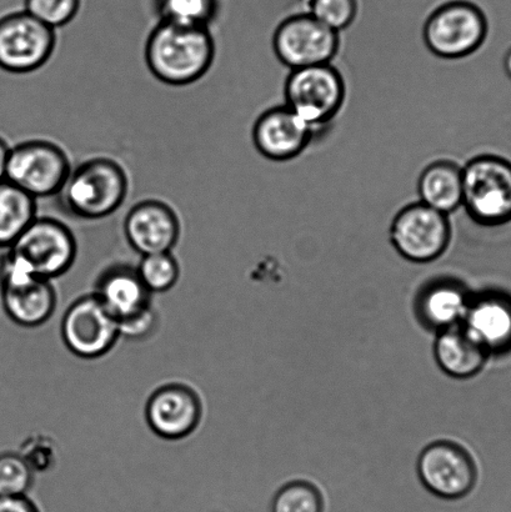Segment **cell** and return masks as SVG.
Segmentation results:
<instances>
[{"mask_svg":"<svg viewBox=\"0 0 511 512\" xmlns=\"http://www.w3.org/2000/svg\"><path fill=\"white\" fill-rule=\"evenodd\" d=\"M217 53L210 28L159 22L145 43L149 72L172 87L197 83L212 68Z\"/></svg>","mask_w":511,"mask_h":512,"instance_id":"obj_1","label":"cell"},{"mask_svg":"<svg viewBox=\"0 0 511 512\" xmlns=\"http://www.w3.org/2000/svg\"><path fill=\"white\" fill-rule=\"evenodd\" d=\"M129 193V178L117 160L95 157L84 160L70 172L58 194L69 217L100 220L123 207Z\"/></svg>","mask_w":511,"mask_h":512,"instance_id":"obj_2","label":"cell"},{"mask_svg":"<svg viewBox=\"0 0 511 512\" xmlns=\"http://www.w3.org/2000/svg\"><path fill=\"white\" fill-rule=\"evenodd\" d=\"M462 208L480 227L510 223L511 162L494 154L470 159L463 167Z\"/></svg>","mask_w":511,"mask_h":512,"instance_id":"obj_3","label":"cell"},{"mask_svg":"<svg viewBox=\"0 0 511 512\" xmlns=\"http://www.w3.org/2000/svg\"><path fill=\"white\" fill-rule=\"evenodd\" d=\"M487 14L472 0H448L430 13L423 38L439 58H467L482 48L488 37Z\"/></svg>","mask_w":511,"mask_h":512,"instance_id":"obj_4","label":"cell"},{"mask_svg":"<svg viewBox=\"0 0 511 512\" xmlns=\"http://www.w3.org/2000/svg\"><path fill=\"white\" fill-rule=\"evenodd\" d=\"M345 97L343 75L332 63L294 69L285 82V105L317 132L337 117Z\"/></svg>","mask_w":511,"mask_h":512,"instance_id":"obj_5","label":"cell"},{"mask_svg":"<svg viewBox=\"0 0 511 512\" xmlns=\"http://www.w3.org/2000/svg\"><path fill=\"white\" fill-rule=\"evenodd\" d=\"M7 250L38 278L53 281L72 269L78 243L67 224L55 218L37 217Z\"/></svg>","mask_w":511,"mask_h":512,"instance_id":"obj_6","label":"cell"},{"mask_svg":"<svg viewBox=\"0 0 511 512\" xmlns=\"http://www.w3.org/2000/svg\"><path fill=\"white\" fill-rule=\"evenodd\" d=\"M72 169L68 154L58 144L25 140L10 148L5 179L39 200L58 195Z\"/></svg>","mask_w":511,"mask_h":512,"instance_id":"obj_7","label":"cell"},{"mask_svg":"<svg viewBox=\"0 0 511 512\" xmlns=\"http://www.w3.org/2000/svg\"><path fill=\"white\" fill-rule=\"evenodd\" d=\"M57 32L18 10L0 18V69L12 74L37 72L53 57Z\"/></svg>","mask_w":511,"mask_h":512,"instance_id":"obj_8","label":"cell"},{"mask_svg":"<svg viewBox=\"0 0 511 512\" xmlns=\"http://www.w3.org/2000/svg\"><path fill=\"white\" fill-rule=\"evenodd\" d=\"M452 240L449 215L423 203H413L395 215L390 242L404 259L425 264L442 256Z\"/></svg>","mask_w":511,"mask_h":512,"instance_id":"obj_9","label":"cell"},{"mask_svg":"<svg viewBox=\"0 0 511 512\" xmlns=\"http://www.w3.org/2000/svg\"><path fill=\"white\" fill-rule=\"evenodd\" d=\"M340 48V33L302 12L285 18L275 29L273 49L290 70L330 64Z\"/></svg>","mask_w":511,"mask_h":512,"instance_id":"obj_10","label":"cell"},{"mask_svg":"<svg viewBox=\"0 0 511 512\" xmlns=\"http://www.w3.org/2000/svg\"><path fill=\"white\" fill-rule=\"evenodd\" d=\"M63 343L77 358H103L120 338L119 323L94 294L80 296L69 306L60 325Z\"/></svg>","mask_w":511,"mask_h":512,"instance_id":"obj_11","label":"cell"},{"mask_svg":"<svg viewBox=\"0 0 511 512\" xmlns=\"http://www.w3.org/2000/svg\"><path fill=\"white\" fill-rule=\"evenodd\" d=\"M419 478L435 498L458 501L472 493L477 484V468L460 446L440 441L429 445L420 455Z\"/></svg>","mask_w":511,"mask_h":512,"instance_id":"obj_12","label":"cell"},{"mask_svg":"<svg viewBox=\"0 0 511 512\" xmlns=\"http://www.w3.org/2000/svg\"><path fill=\"white\" fill-rule=\"evenodd\" d=\"M204 405L198 391L189 385L160 386L145 405V420L159 438L178 441L188 438L202 423Z\"/></svg>","mask_w":511,"mask_h":512,"instance_id":"obj_13","label":"cell"},{"mask_svg":"<svg viewBox=\"0 0 511 512\" xmlns=\"http://www.w3.org/2000/svg\"><path fill=\"white\" fill-rule=\"evenodd\" d=\"M124 234L129 247L140 256L172 253L179 243L182 224L169 204L147 199L129 210Z\"/></svg>","mask_w":511,"mask_h":512,"instance_id":"obj_14","label":"cell"},{"mask_svg":"<svg viewBox=\"0 0 511 512\" xmlns=\"http://www.w3.org/2000/svg\"><path fill=\"white\" fill-rule=\"evenodd\" d=\"M317 133L284 104L260 115L254 123L252 137L259 154L272 162L283 163L302 155Z\"/></svg>","mask_w":511,"mask_h":512,"instance_id":"obj_15","label":"cell"},{"mask_svg":"<svg viewBox=\"0 0 511 512\" xmlns=\"http://www.w3.org/2000/svg\"><path fill=\"white\" fill-rule=\"evenodd\" d=\"M463 328L489 354L511 348V298L490 293L470 301Z\"/></svg>","mask_w":511,"mask_h":512,"instance_id":"obj_16","label":"cell"},{"mask_svg":"<svg viewBox=\"0 0 511 512\" xmlns=\"http://www.w3.org/2000/svg\"><path fill=\"white\" fill-rule=\"evenodd\" d=\"M93 294L118 323L153 305V294L145 288L137 269L128 265L118 264L104 270Z\"/></svg>","mask_w":511,"mask_h":512,"instance_id":"obj_17","label":"cell"},{"mask_svg":"<svg viewBox=\"0 0 511 512\" xmlns=\"http://www.w3.org/2000/svg\"><path fill=\"white\" fill-rule=\"evenodd\" d=\"M0 298L5 314L22 328H39L44 325L52 318L58 304L53 281L44 279L0 288Z\"/></svg>","mask_w":511,"mask_h":512,"instance_id":"obj_18","label":"cell"},{"mask_svg":"<svg viewBox=\"0 0 511 512\" xmlns=\"http://www.w3.org/2000/svg\"><path fill=\"white\" fill-rule=\"evenodd\" d=\"M435 359L445 374L469 379L484 368L489 353L464 328L440 331L434 346Z\"/></svg>","mask_w":511,"mask_h":512,"instance_id":"obj_19","label":"cell"},{"mask_svg":"<svg viewBox=\"0 0 511 512\" xmlns=\"http://www.w3.org/2000/svg\"><path fill=\"white\" fill-rule=\"evenodd\" d=\"M470 301L462 285L454 281H437L420 293L417 311L428 328L443 331L464 320Z\"/></svg>","mask_w":511,"mask_h":512,"instance_id":"obj_20","label":"cell"},{"mask_svg":"<svg viewBox=\"0 0 511 512\" xmlns=\"http://www.w3.org/2000/svg\"><path fill=\"white\" fill-rule=\"evenodd\" d=\"M419 202L450 215L463 203V167L453 160L430 163L418 180Z\"/></svg>","mask_w":511,"mask_h":512,"instance_id":"obj_21","label":"cell"},{"mask_svg":"<svg viewBox=\"0 0 511 512\" xmlns=\"http://www.w3.org/2000/svg\"><path fill=\"white\" fill-rule=\"evenodd\" d=\"M38 200L9 180H0V249H9L38 217Z\"/></svg>","mask_w":511,"mask_h":512,"instance_id":"obj_22","label":"cell"},{"mask_svg":"<svg viewBox=\"0 0 511 512\" xmlns=\"http://www.w3.org/2000/svg\"><path fill=\"white\" fill-rule=\"evenodd\" d=\"M159 22L210 28L218 17V0H155Z\"/></svg>","mask_w":511,"mask_h":512,"instance_id":"obj_23","label":"cell"},{"mask_svg":"<svg viewBox=\"0 0 511 512\" xmlns=\"http://www.w3.org/2000/svg\"><path fill=\"white\" fill-rule=\"evenodd\" d=\"M135 269L145 288L152 294L167 293L177 285L180 278V265L173 253L142 256Z\"/></svg>","mask_w":511,"mask_h":512,"instance_id":"obj_24","label":"cell"},{"mask_svg":"<svg viewBox=\"0 0 511 512\" xmlns=\"http://www.w3.org/2000/svg\"><path fill=\"white\" fill-rule=\"evenodd\" d=\"M270 512H324L323 495L314 485L295 481L278 491Z\"/></svg>","mask_w":511,"mask_h":512,"instance_id":"obj_25","label":"cell"},{"mask_svg":"<svg viewBox=\"0 0 511 512\" xmlns=\"http://www.w3.org/2000/svg\"><path fill=\"white\" fill-rule=\"evenodd\" d=\"M305 13L318 19L335 32H343L355 22L359 13V0H303Z\"/></svg>","mask_w":511,"mask_h":512,"instance_id":"obj_26","label":"cell"},{"mask_svg":"<svg viewBox=\"0 0 511 512\" xmlns=\"http://www.w3.org/2000/svg\"><path fill=\"white\" fill-rule=\"evenodd\" d=\"M35 474L19 453L0 454V496H27Z\"/></svg>","mask_w":511,"mask_h":512,"instance_id":"obj_27","label":"cell"},{"mask_svg":"<svg viewBox=\"0 0 511 512\" xmlns=\"http://www.w3.org/2000/svg\"><path fill=\"white\" fill-rule=\"evenodd\" d=\"M82 0H24L25 12L57 30L77 17Z\"/></svg>","mask_w":511,"mask_h":512,"instance_id":"obj_28","label":"cell"},{"mask_svg":"<svg viewBox=\"0 0 511 512\" xmlns=\"http://www.w3.org/2000/svg\"><path fill=\"white\" fill-rule=\"evenodd\" d=\"M18 453L34 471V474L49 473L59 460V448L52 436L42 433L29 435L20 445Z\"/></svg>","mask_w":511,"mask_h":512,"instance_id":"obj_29","label":"cell"},{"mask_svg":"<svg viewBox=\"0 0 511 512\" xmlns=\"http://www.w3.org/2000/svg\"><path fill=\"white\" fill-rule=\"evenodd\" d=\"M159 315L154 306H149L148 309L140 311L139 314L132 316V318L119 321L120 338L129 339L133 341L143 340L149 338L158 328Z\"/></svg>","mask_w":511,"mask_h":512,"instance_id":"obj_30","label":"cell"},{"mask_svg":"<svg viewBox=\"0 0 511 512\" xmlns=\"http://www.w3.org/2000/svg\"><path fill=\"white\" fill-rule=\"evenodd\" d=\"M0 512H40L37 504L29 496H0Z\"/></svg>","mask_w":511,"mask_h":512,"instance_id":"obj_31","label":"cell"},{"mask_svg":"<svg viewBox=\"0 0 511 512\" xmlns=\"http://www.w3.org/2000/svg\"><path fill=\"white\" fill-rule=\"evenodd\" d=\"M10 148L12 147L7 143V140L0 137V180L5 179V173H7Z\"/></svg>","mask_w":511,"mask_h":512,"instance_id":"obj_32","label":"cell"},{"mask_svg":"<svg viewBox=\"0 0 511 512\" xmlns=\"http://www.w3.org/2000/svg\"><path fill=\"white\" fill-rule=\"evenodd\" d=\"M504 69L505 73H507L508 77L511 79V48L508 50V53L505 54Z\"/></svg>","mask_w":511,"mask_h":512,"instance_id":"obj_33","label":"cell"}]
</instances>
